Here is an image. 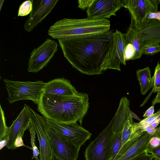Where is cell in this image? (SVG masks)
<instances>
[{
  "mask_svg": "<svg viewBox=\"0 0 160 160\" xmlns=\"http://www.w3.org/2000/svg\"><path fill=\"white\" fill-rule=\"evenodd\" d=\"M160 144V139L159 138L153 136L150 139L149 146L152 147H156Z\"/></svg>",
  "mask_w": 160,
  "mask_h": 160,
  "instance_id": "obj_33",
  "label": "cell"
},
{
  "mask_svg": "<svg viewBox=\"0 0 160 160\" xmlns=\"http://www.w3.org/2000/svg\"><path fill=\"white\" fill-rule=\"evenodd\" d=\"M38 110L46 119L61 123L77 122L81 125L89 108L88 95L78 92L64 96L42 93Z\"/></svg>",
  "mask_w": 160,
  "mask_h": 160,
  "instance_id": "obj_2",
  "label": "cell"
},
{
  "mask_svg": "<svg viewBox=\"0 0 160 160\" xmlns=\"http://www.w3.org/2000/svg\"><path fill=\"white\" fill-rule=\"evenodd\" d=\"M7 143V141L5 139L0 141V150H1L4 147H6Z\"/></svg>",
  "mask_w": 160,
  "mask_h": 160,
  "instance_id": "obj_39",
  "label": "cell"
},
{
  "mask_svg": "<svg viewBox=\"0 0 160 160\" xmlns=\"http://www.w3.org/2000/svg\"><path fill=\"white\" fill-rule=\"evenodd\" d=\"M160 52V45L159 43H155L144 47L143 54L151 55Z\"/></svg>",
  "mask_w": 160,
  "mask_h": 160,
  "instance_id": "obj_27",
  "label": "cell"
},
{
  "mask_svg": "<svg viewBox=\"0 0 160 160\" xmlns=\"http://www.w3.org/2000/svg\"><path fill=\"white\" fill-rule=\"evenodd\" d=\"M8 94L7 98L11 104L25 100L32 101L37 104L46 83L42 81L21 82L4 79Z\"/></svg>",
  "mask_w": 160,
  "mask_h": 160,
  "instance_id": "obj_4",
  "label": "cell"
},
{
  "mask_svg": "<svg viewBox=\"0 0 160 160\" xmlns=\"http://www.w3.org/2000/svg\"><path fill=\"white\" fill-rule=\"evenodd\" d=\"M160 132V127L156 128V131L155 133H157Z\"/></svg>",
  "mask_w": 160,
  "mask_h": 160,
  "instance_id": "obj_42",
  "label": "cell"
},
{
  "mask_svg": "<svg viewBox=\"0 0 160 160\" xmlns=\"http://www.w3.org/2000/svg\"><path fill=\"white\" fill-rule=\"evenodd\" d=\"M160 123V114L156 118L151 124L149 125L151 127L154 129H156L157 127Z\"/></svg>",
  "mask_w": 160,
  "mask_h": 160,
  "instance_id": "obj_37",
  "label": "cell"
},
{
  "mask_svg": "<svg viewBox=\"0 0 160 160\" xmlns=\"http://www.w3.org/2000/svg\"><path fill=\"white\" fill-rule=\"evenodd\" d=\"M159 66H160V64H159Z\"/></svg>",
  "mask_w": 160,
  "mask_h": 160,
  "instance_id": "obj_44",
  "label": "cell"
},
{
  "mask_svg": "<svg viewBox=\"0 0 160 160\" xmlns=\"http://www.w3.org/2000/svg\"><path fill=\"white\" fill-rule=\"evenodd\" d=\"M151 138L146 131L142 132L136 142L123 155L112 160H131L146 152Z\"/></svg>",
  "mask_w": 160,
  "mask_h": 160,
  "instance_id": "obj_17",
  "label": "cell"
},
{
  "mask_svg": "<svg viewBox=\"0 0 160 160\" xmlns=\"http://www.w3.org/2000/svg\"><path fill=\"white\" fill-rule=\"evenodd\" d=\"M125 34L127 42L131 43L135 50V54L133 60L140 58L143 55L144 48L142 41L129 28Z\"/></svg>",
  "mask_w": 160,
  "mask_h": 160,
  "instance_id": "obj_19",
  "label": "cell"
},
{
  "mask_svg": "<svg viewBox=\"0 0 160 160\" xmlns=\"http://www.w3.org/2000/svg\"><path fill=\"white\" fill-rule=\"evenodd\" d=\"M146 152L149 153L153 155L154 157L160 159V144L156 147L149 146Z\"/></svg>",
  "mask_w": 160,
  "mask_h": 160,
  "instance_id": "obj_29",
  "label": "cell"
},
{
  "mask_svg": "<svg viewBox=\"0 0 160 160\" xmlns=\"http://www.w3.org/2000/svg\"><path fill=\"white\" fill-rule=\"evenodd\" d=\"M55 160H56L55 159Z\"/></svg>",
  "mask_w": 160,
  "mask_h": 160,
  "instance_id": "obj_45",
  "label": "cell"
},
{
  "mask_svg": "<svg viewBox=\"0 0 160 160\" xmlns=\"http://www.w3.org/2000/svg\"><path fill=\"white\" fill-rule=\"evenodd\" d=\"M57 42L47 38L30 53L28 62V72L36 73L50 61L58 50Z\"/></svg>",
  "mask_w": 160,
  "mask_h": 160,
  "instance_id": "obj_7",
  "label": "cell"
},
{
  "mask_svg": "<svg viewBox=\"0 0 160 160\" xmlns=\"http://www.w3.org/2000/svg\"><path fill=\"white\" fill-rule=\"evenodd\" d=\"M110 27V22L107 19L65 18L52 25L48 34L53 39H67L106 32Z\"/></svg>",
  "mask_w": 160,
  "mask_h": 160,
  "instance_id": "obj_3",
  "label": "cell"
},
{
  "mask_svg": "<svg viewBox=\"0 0 160 160\" xmlns=\"http://www.w3.org/2000/svg\"><path fill=\"white\" fill-rule=\"evenodd\" d=\"M156 131V129H154L150 126L145 127L143 130V132L146 131L150 135L152 138L155 134Z\"/></svg>",
  "mask_w": 160,
  "mask_h": 160,
  "instance_id": "obj_35",
  "label": "cell"
},
{
  "mask_svg": "<svg viewBox=\"0 0 160 160\" xmlns=\"http://www.w3.org/2000/svg\"><path fill=\"white\" fill-rule=\"evenodd\" d=\"M146 18L149 19H155L160 21V12L150 13L147 16Z\"/></svg>",
  "mask_w": 160,
  "mask_h": 160,
  "instance_id": "obj_34",
  "label": "cell"
},
{
  "mask_svg": "<svg viewBox=\"0 0 160 160\" xmlns=\"http://www.w3.org/2000/svg\"><path fill=\"white\" fill-rule=\"evenodd\" d=\"M28 129L30 131L31 136V144L33 151V156L32 159L35 158L36 160H40L38 158L39 155V150L35 144L36 134L35 130L31 122L29 124Z\"/></svg>",
  "mask_w": 160,
  "mask_h": 160,
  "instance_id": "obj_21",
  "label": "cell"
},
{
  "mask_svg": "<svg viewBox=\"0 0 160 160\" xmlns=\"http://www.w3.org/2000/svg\"><path fill=\"white\" fill-rule=\"evenodd\" d=\"M49 136L53 156L56 160L77 159L80 148L50 128Z\"/></svg>",
  "mask_w": 160,
  "mask_h": 160,
  "instance_id": "obj_10",
  "label": "cell"
},
{
  "mask_svg": "<svg viewBox=\"0 0 160 160\" xmlns=\"http://www.w3.org/2000/svg\"><path fill=\"white\" fill-rule=\"evenodd\" d=\"M113 43L103 66V71L108 69L121 71L120 63L126 65L125 50L127 42L125 34L118 30L113 33Z\"/></svg>",
  "mask_w": 160,
  "mask_h": 160,
  "instance_id": "obj_11",
  "label": "cell"
},
{
  "mask_svg": "<svg viewBox=\"0 0 160 160\" xmlns=\"http://www.w3.org/2000/svg\"><path fill=\"white\" fill-rule=\"evenodd\" d=\"M32 8V0L24 1L19 7L18 16H24L28 15L31 12Z\"/></svg>",
  "mask_w": 160,
  "mask_h": 160,
  "instance_id": "obj_26",
  "label": "cell"
},
{
  "mask_svg": "<svg viewBox=\"0 0 160 160\" xmlns=\"http://www.w3.org/2000/svg\"><path fill=\"white\" fill-rule=\"evenodd\" d=\"M0 141H1L4 139L8 133L9 127H8L6 125L4 113L1 105H0Z\"/></svg>",
  "mask_w": 160,
  "mask_h": 160,
  "instance_id": "obj_25",
  "label": "cell"
},
{
  "mask_svg": "<svg viewBox=\"0 0 160 160\" xmlns=\"http://www.w3.org/2000/svg\"><path fill=\"white\" fill-rule=\"evenodd\" d=\"M113 122L112 118L108 126L86 148L84 153L86 160H112Z\"/></svg>",
  "mask_w": 160,
  "mask_h": 160,
  "instance_id": "obj_5",
  "label": "cell"
},
{
  "mask_svg": "<svg viewBox=\"0 0 160 160\" xmlns=\"http://www.w3.org/2000/svg\"><path fill=\"white\" fill-rule=\"evenodd\" d=\"M133 122L132 118L130 114L125 121L123 127L122 135V145L121 148L128 143L129 140L139 137H134L131 138L133 132Z\"/></svg>",
  "mask_w": 160,
  "mask_h": 160,
  "instance_id": "obj_20",
  "label": "cell"
},
{
  "mask_svg": "<svg viewBox=\"0 0 160 160\" xmlns=\"http://www.w3.org/2000/svg\"><path fill=\"white\" fill-rule=\"evenodd\" d=\"M37 134L39 144V160H55L49 136L50 127L45 118L24 104Z\"/></svg>",
  "mask_w": 160,
  "mask_h": 160,
  "instance_id": "obj_6",
  "label": "cell"
},
{
  "mask_svg": "<svg viewBox=\"0 0 160 160\" xmlns=\"http://www.w3.org/2000/svg\"><path fill=\"white\" fill-rule=\"evenodd\" d=\"M135 54V51L133 45L128 43L125 50V58L126 61L133 60Z\"/></svg>",
  "mask_w": 160,
  "mask_h": 160,
  "instance_id": "obj_28",
  "label": "cell"
},
{
  "mask_svg": "<svg viewBox=\"0 0 160 160\" xmlns=\"http://www.w3.org/2000/svg\"><path fill=\"white\" fill-rule=\"evenodd\" d=\"M23 136L21 135H19L16 139L14 143L15 149L18 148L22 146H25L27 148H29L28 147L26 146L22 140Z\"/></svg>",
  "mask_w": 160,
  "mask_h": 160,
  "instance_id": "obj_32",
  "label": "cell"
},
{
  "mask_svg": "<svg viewBox=\"0 0 160 160\" xmlns=\"http://www.w3.org/2000/svg\"><path fill=\"white\" fill-rule=\"evenodd\" d=\"M158 62L156 67L153 76L152 77L153 80V88L152 92L150 93L149 97L152 92H156L160 90V67Z\"/></svg>",
  "mask_w": 160,
  "mask_h": 160,
  "instance_id": "obj_24",
  "label": "cell"
},
{
  "mask_svg": "<svg viewBox=\"0 0 160 160\" xmlns=\"http://www.w3.org/2000/svg\"><path fill=\"white\" fill-rule=\"evenodd\" d=\"M130 111L131 116L132 118H133L138 120L139 121V122L142 121V120L139 118L135 113L132 112L130 109Z\"/></svg>",
  "mask_w": 160,
  "mask_h": 160,
  "instance_id": "obj_40",
  "label": "cell"
},
{
  "mask_svg": "<svg viewBox=\"0 0 160 160\" xmlns=\"http://www.w3.org/2000/svg\"><path fill=\"white\" fill-rule=\"evenodd\" d=\"M122 132H114V137L112 148V160L115 157L120 150L122 145Z\"/></svg>",
  "mask_w": 160,
  "mask_h": 160,
  "instance_id": "obj_23",
  "label": "cell"
},
{
  "mask_svg": "<svg viewBox=\"0 0 160 160\" xmlns=\"http://www.w3.org/2000/svg\"><path fill=\"white\" fill-rule=\"evenodd\" d=\"M123 7L129 11L135 22L143 21L150 13L158 12L160 0H122Z\"/></svg>",
  "mask_w": 160,
  "mask_h": 160,
  "instance_id": "obj_14",
  "label": "cell"
},
{
  "mask_svg": "<svg viewBox=\"0 0 160 160\" xmlns=\"http://www.w3.org/2000/svg\"><path fill=\"white\" fill-rule=\"evenodd\" d=\"M160 114V109L152 116L146 118L139 122H134L138 129L141 130L142 132L143 129L146 127L150 125L156 118Z\"/></svg>",
  "mask_w": 160,
  "mask_h": 160,
  "instance_id": "obj_22",
  "label": "cell"
},
{
  "mask_svg": "<svg viewBox=\"0 0 160 160\" xmlns=\"http://www.w3.org/2000/svg\"><path fill=\"white\" fill-rule=\"evenodd\" d=\"M45 93L64 96L75 95L78 92L69 80L64 78L53 79L46 83L43 90Z\"/></svg>",
  "mask_w": 160,
  "mask_h": 160,
  "instance_id": "obj_16",
  "label": "cell"
},
{
  "mask_svg": "<svg viewBox=\"0 0 160 160\" xmlns=\"http://www.w3.org/2000/svg\"><path fill=\"white\" fill-rule=\"evenodd\" d=\"M123 7L122 0H94L87 8V18L106 19L116 16V12Z\"/></svg>",
  "mask_w": 160,
  "mask_h": 160,
  "instance_id": "obj_12",
  "label": "cell"
},
{
  "mask_svg": "<svg viewBox=\"0 0 160 160\" xmlns=\"http://www.w3.org/2000/svg\"><path fill=\"white\" fill-rule=\"evenodd\" d=\"M30 122L29 113L24 106L17 118L9 127L8 133L4 139L7 142L6 147L12 150L15 149L14 143L16 139L20 135L23 136L24 131L28 129Z\"/></svg>",
  "mask_w": 160,
  "mask_h": 160,
  "instance_id": "obj_15",
  "label": "cell"
},
{
  "mask_svg": "<svg viewBox=\"0 0 160 160\" xmlns=\"http://www.w3.org/2000/svg\"><path fill=\"white\" fill-rule=\"evenodd\" d=\"M155 157L145 152L131 160H152Z\"/></svg>",
  "mask_w": 160,
  "mask_h": 160,
  "instance_id": "obj_30",
  "label": "cell"
},
{
  "mask_svg": "<svg viewBox=\"0 0 160 160\" xmlns=\"http://www.w3.org/2000/svg\"><path fill=\"white\" fill-rule=\"evenodd\" d=\"M152 160H160V159L155 157Z\"/></svg>",
  "mask_w": 160,
  "mask_h": 160,
  "instance_id": "obj_43",
  "label": "cell"
},
{
  "mask_svg": "<svg viewBox=\"0 0 160 160\" xmlns=\"http://www.w3.org/2000/svg\"><path fill=\"white\" fill-rule=\"evenodd\" d=\"M58 1L32 0V8L24 25L25 30L32 31L51 12Z\"/></svg>",
  "mask_w": 160,
  "mask_h": 160,
  "instance_id": "obj_13",
  "label": "cell"
},
{
  "mask_svg": "<svg viewBox=\"0 0 160 160\" xmlns=\"http://www.w3.org/2000/svg\"><path fill=\"white\" fill-rule=\"evenodd\" d=\"M137 77L140 87L141 93L145 95L150 88H153V80L151 77L150 69L147 67L146 68L137 70Z\"/></svg>",
  "mask_w": 160,
  "mask_h": 160,
  "instance_id": "obj_18",
  "label": "cell"
},
{
  "mask_svg": "<svg viewBox=\"0 0 160 160\" xmlns=\"http://www.w3.org/2000/svg\"><path fill=\"white\" fill-rule=\"evenodd\" d=\"M142 41L144 47L160 43V21L146 18L135 22L131 18L129 27Z\"/></svg>",
  "mask_w": 160,
  "mask_h": 160,
  "instance_id": "obj_9",
  "label": "cell"
},
{
  "mask_svg": "<svg viewBox=\"0 0 160 160\" xmlns=\"http://www.w3.org/2000/svg\"><path fill=\"white\" fill-rule=\"evenodd\" d=\"M113 31L58 39L64 57L72 67L88 75L103 73V66L113 43Z\"/></svg>",
  "mask_w": 160,
  "mask_h": 160,
  "instance_id": "obj_1",
  "label": "cell"
},
{
  "mask_svg": "<svg viewBox=\"0 0 160 160\" xmlns=\"http://www.w3.org/2000/svg\"><path fill=\"white\" fill-rule=\"evenodd\" d=\"M154 105H152L146 111L143 117L144 118H147L151 116L154 114Z\"/></svg>",
  "mask_w": 160,
  "mask_h": 160,
  "instance_id": "obj_36",
  "label": "cell"
},
{
  "mask_svg": "<svg viewBox=\"0 0 160 160\" xmlns=\"http://www.w3.org/2000/svg\"><path fill=\"white\" fill-rule=\"evenodd\" d=\"M94 0H78V7L84 9L89 7L93 2Z\"/></svg>",
  "mask_w": 160,
  "mask_h": 160,
  "instance_id": "obj_31",
  "label": "cell"
},
{
  "mask_svg": "<svg viewBox=\"0 0 160 160\" xmlns=\"http://www.w3.org/2000/svg\"><path fill=\"white\" fill-rule=\"evenodd\" d=\"M45 119L51 128L80 148L92 135L77 122L61 123Z\"/></svg>",
  "mask_w": 160,
  "mask_h": 160,
  "instance_id": "obj_8",
  "label": "cell"
},
{
  "mask_svg": "<svg viewBox=\"0 0 160 160\" xmlns=\"http://www.w3.org/2000/svg\"><path fill=\"white\" fill-rule=\"evenodd\" d=\"M157 92L158 93L155 98L152 101V105H154L157 103H160V90Z\"/></svg>",
  "mask_w": 160,
  "mask_h": 160,
  "instance_id": "obj_38",
  "label": "cell"
},
{
  "mask_svg": "<svg viewBox=\"0 0 160 160\" xmlns=\"http://www.w3.org/2000/svg\"><path fill=\"white\" fill-rule=\"evenodd\" d=\"M153 136L158 137L160 139V132L155 133Z\"/></svg>",
  "mask_w": 160,
  "mask_h": 160,
  "instance_id": "obj_41",
  "label": "cell"
}]
</instances>
